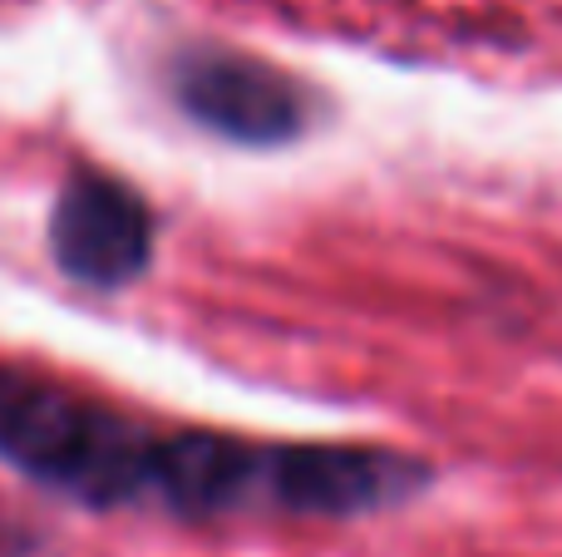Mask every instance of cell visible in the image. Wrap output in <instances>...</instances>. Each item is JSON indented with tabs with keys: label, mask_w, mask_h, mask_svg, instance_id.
Here are the masks:
<instances>
[{
	"label": "cell",
	"mask_w": 562,
	"mask_h": 557,
	"mask_svg": "<svg viewBox=\"0 0 562 557\" xmlns=\"http://www.w3.org/2000/svg\"><path fill=\"white\" fill-rule=\"evenodd\" d=\"M173 94L203 128L237 144H281L311 114L306 89L291 75L233 49H193L173 69Z\"/></svg>",
	"instance_id": "cell-3"
},
{
	"label": "cell",
	"mask_w": 562,
	"mask_h": 557,
	"mask_svg": "<svg viewBox=\"0 0 562 557\" xmlns=\"http://www.w3.org/2000/svg\"><path fill=\"white\" fill-rule=\"evenodd\" d=\"M0 459L89 509L148 503L158 430L0 365Z\"/></svg>",
	"instance_id": "cell-1"
},
{
	"label": "cell",
	"mask_w": 562,
	"mask_h": 557,
	"mask_svg": "<svg viewBox=\"0 0 562 557\" xmlns=\"http://www.w3.org/2000/svg\"><path fill=\"white\" fill-rule=\"evenodd\" d=\"M49 252L79 286H128L154 262V213L128 183L79 168L49 213Z\"/></svg>",
	"instance_id": "cell-2"
},
{
	"label": "cell",
	"mask_w": 562,
	"mask_h": 557,
	"mask_svg": "<svg viewBox=\"0 0 562 557\" xmlns=\"http://www.w3.org/2000/svg\"><path fill=\"white\" fill-rule=\"evenodd\" d=\"M15 553H20V548H15V528L0 519V557H15Z\"/></svg>",
	"instance_id": "cell-4"
}]
</instances>
